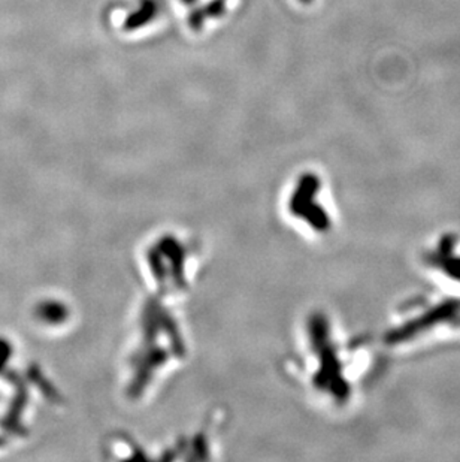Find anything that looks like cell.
Masks as SVG:
<instances>
[{
    "label": "cell",
    "instance_id": "obj_6",
    "mask_svg": "<svg viewBox=\"0 0 460 462\" xmlns=\"http://www.w3.org/2000/svg\"><path fill=\"white\" fill-rule=\"evenodd\" d=\"M300 4L309 5L313 4L314 0H299Z\"/></svg>",
    "mask_w": 460,
    "mask_h": 462
},
{
    "label": "cell",
    "instance_id": "obj_5",
    "mask_svg": "<svg viewBox=\"0 0 460 462\" xmlns=\"http://www.w3.org/2000/svg\"><path fill=\"white\" fill-rule=\"evenodd\" d=\"M181 4L186 5V6H190V5H195L199 2V0H179Z\"/></svg>",
    "mask_w": 460,
    "mask_h": 462
},
{
    "label": "cell",
    "instance_id": "obj_4",
    "mask_svg": "<svg viewBox=\"0 0 460 462\" xmlns=\"http://www.w3.org/2000/svg\"><path fill=\"white\" fill-rule=\"evenodd\" d=\"M439 266L443 268L444 273H447L452 279L460 280V257H438Z\"/></svg>",
    "mask_w": 460,
    "mask_h": 462
},
{
    "label": "cell",
    "instance_id": "obj_3",
    "mask_svg": "<svg viewBox=\"0 0 460 462\" xmlns=\"http://www.w3.org/2000/svg\"><path fill=\"white\" fill-rule=\"evenodd\" d=\"M159 14H161V5L157 0H141L138 6L124 18L123 31L127 33L141 31L143 27L150 26Z\"/></svg>",
    "mask_w": 460,
    "mask_h": 462
},
{
    "label": "cell",
    "instance_id": "obj_2",
    "mask_svg": "<svg viewBox=\"0 0 460 462\" xmlns=\"http://www.w3.org/2000/svg\"><path fill=\"white\" fill-rule=\"evenodd\" d=\"M227 9H229V0H209L207 4L191 9L187 17V24L193 32L202 31L207 23L226 15Z\"/></svg>",
    "mask_w": 460,
    "mask_h": 462
},
{
    "label": "cell",
    "instance_id": "obj_1",
    "mask_svg": "<svg viewBox=\"0 0 460 462\" xmlns=\"http://www.w3.org/2000/svg\"><path fill=\"white\" fill-rule=\"evenodd\" d=\"M459 310V300H447V301L441 302L438 307L429 310V311L423 314L421 318H417V320L407 323V325L400 328V329H396L395 332H391V336H389V340H407L409 337L416 336L417 332L425 331V329L434 327L437 323L443 322V320H447V319L453 318Z\"/></svg>",
    "mask_w": 460,
    "mask_h": 462
}]
</instances>
